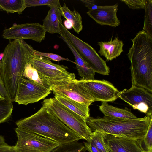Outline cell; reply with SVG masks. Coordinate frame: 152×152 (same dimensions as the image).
Masks as SVG:
<instances>
[{
	"instance_id": "obj_1",
	"label": "cell",
	"mask_w": 152,
	"mask_h": 152,
	"mask_svg": "<svg viewBox=\"0 0 152 152\" xmlns=\"http://www.w3.org/2000/svg\"><path fill=\"white\" fill-rule=\"evenodd\" d=\"M23 39L10 41L3 52L1 62V76L12 102L14 101L19 82L31 54Z\"/></svg>"
},
{
	"instance_id": "obj_2",
	"label": "cell",
	"mask_w": 152,
	"mask_h": 152,
	"mask_svg": "<svg viewBox=\"0 0 152 152\" xmlns=\"http://www.w3.org/2000/svg\"><path fill=\"white\" fill-rule=\"evenodd\" d=\"M17 127L51 139L60 145L81 139L74 132L43 107L33 115L18 121Z\"/></svg>"
},
{
	"instance_id": "obj_3",
	"label": "cell",
	"mask_w": 152,
	"mask_h": 152,
	"mask_svg": "<svg viewBox=\"0 0 152 152\" xmlns=\"http://www.w3.org/2000/svg\"><path fill=\"white\" fill-rule=\"evenodd\" d=\"M152 119V114L133 119L89 116L86 119V122L92 131L137 140L143 138Z\"/></svg>"
},
{
	"instance_id": "obj_4",
	"label": "cell",
	"mask_w": 152,
	"mask_h": 152,
	"mask_svg": "<svg viewBox=\"0 0 152 152\" xmlns=\"http://www.w3.org/2000/svg\"><path fill=\"white\" fill-rule=\"evenodd\" d=\"M42 103V107L46 108L81 139L87 141L90 140L92 132L85 119L69 109L55 97L45 99Z\"/></svg>"
},
{
	"instance_id": "obj_5",
	"label": "cell",
	"mask_w": 152,
	"mask_h": 152,
	"mask_svg": "<svg viewBox=\"0 0 152 152\" xmlns=\"http://www.w3.org/2000/svg\"><path fill=\"white\" fill-rule=\"evenodd\" d=\"M29 63L37 70L43 84L49 86L60 82L75 79V75L68 72V68L52 62L48 58L32 55Z\"/></svg>"
},
{
	"instance_id": "obj_6",
	"label": "cell",
	"mask_w": 152,
	"mask_h": 152,
	"mask_svg": "<svg viewBox=\"0 0 152 152\" xmlns=\"http://www.w3.org/2000/svg\"><path fill=\"white\" fill-rule=\"evenodd\" d=\"M17 140L15 146L17 152H51L60 144L39 134L17 127L15 129Z\"/></svg>"
},
{
	"instance_id": "obj_7",
	"label": "cell",
	"mask_w": 152,
	"mask_h": 152,
	"mask_svg": "<svg viewBox=\"0 0 152 152\" xmlns=\"http://www.w3.org/2000/svg\"><path fill=\"white\" fill-rule=\"evenodd\" d=\"M60 29L83 59L95 73L107 75L110 68L106 61L89 44L69 32L64 27L62 21L59 22Z\"/></svg>"
},
{
	"instance_id": "obj_8",
	"label": "cell",
	"mask_w": 152,
	"mask_h": 152,
	"mask_svg": "<svg viewBox=\"0 0 152 152\" xmlns=\"http://www.w3.org/2000/svg\"><path fill=\"white\" fill-rule=\"evenodd\" d=\"M74 80L94 102H112L118 98L120 91L108 81L82 78Z\"/></svg>"
},
{
	"instance_id": "obj_9",
	"label": "cell",
	"mask_w": 152,
	"mask_h": 152,
	"mask_svg": "<svg viewBox=\"0 0 152 152\" xmlns=\"http://www.w3.org/2000/svg\"><path fill=\"white\" fill-rule=\"evenodd\" d=\"M51 91L47 86L23 77L19 82L14 101L26 105L45 99Z\"/></svg>"
},
{
	"instance_id": "obj_10",
	"label": "cell",
	"mask_w": 152,
	"mask_h": 152,
	"mask_svg": "<svg viewBox=\"0 0 152 152\" xmlns=\"http://www.w3.org/2000/svg\"><path fill=\"white\" fill-rule=\"evenodd\" d=\"M46 33L42 25L39 23L14 24L4 29L2 36L10 40L29 39L40 43L45 39Z\"/></svg>"
},
{
	"instance_id": "obj_11",
	"label": "cell",
	"mask_w": 152,
	"mask_h": 152,
	"mask_svg": "<svg viewBox=\"0 0 152 152\" xmlns=\"http://www.w3.org/2000/svg\"><path fill=\"white\" fill-rule=\"evenodd\" d=\"M118 98L128 103L134 109L147 114H152V94L145 89L132 86L127 90L120 91Z\"/></svg>"
},
{
	"instance_id": "obj_12",
	"label": "cell",
	"mask_w": 152,
	"mask_h": 152,
	"mask_svg": "<svg viewBox=\"0 0 152 152\" xmlns=\"http://www.w3.org/2000/svg\"><path fill=\"white\" fill-rule=\"evenodd\" d=\"M74 80L56 83L49 86L55 95L65 96L75 101L89 106L94 102V100L85 93Z\"/></svg>"
},
{
	"instance_id": "obj_13",
	"label": "cell",
	"mask_w": 152,
	"mask_h": 152,
	"mask_svg": "<svg viewBox=\"0 0 152 152\" xmlns=\"http://www.w3.org/2000/svg\"><path fill=\"white\" fill-rule=\"evenodd\" d=\"M103 134L108 152H141L145 150L142 146V139L133 140Z\"/></svg>"
},
{
	"instance_id": "obj_14",
	"label": "cell",
	"mask_w": 152,
	"mask_h": 152,
	"mask_svg": "<svg viewBox=\"0 0 152 152\" xmlns=\"http://www.w3.org/2000/svg\"><path fill=\"white\" fill-rule=\"evenodd\" d=\"M118 6V3L112 5H98L96 9L88 12L87 14L98 24L116 27L120 24L117 15Z\"/></svg>"
},
{
	"instance_id": "obj_15",
	"label": "cell",
	"mask_w": 152,
	"mask_h": 152,
	"mask_svg": "<svg viewBox=\"0 0 152 152\" xmlns=\"http://www.w3.org/2000/svg\"><path fill=\"white\" fill-rule=\"evenodd\" d=\"M61 34L59 37L66 43L73 54L75 59V64L79 75L83 79L87 80L95 79V72L78 53L63 32L61 30Z\"/></svg>"
},
{
	"instance_id": "obj_16",
	"label": "cell",
	"mask_w": 152,
	"mask_h": 152,
	"mask_svg": "<svg viewBox=\"0 0 152 152\" xmlns=\"http://www.w3.org/2000/svg\"><path fill=\"white\" fill-rule=\"evenodd\" d=\"M97 43L100 47L99 53L105 57L108 61L116 58L123 51V42L117 38L108 42H98Z\"/></svg>"
},
{
	"instance_id": "obj_17",
	"label": "cell",
	"mask_w": 152,
	"mask_h": 152,
	"mask_svg": "<svg viewBox=\"0 0 152 152\" xmlns=\"http://www.w3.org/2000/svg\"><path fill=\"white\" fill-rule=\"evenodd\" d=\"M60 5L50 6V9L43 20L42 26L46 32L51 34H61L59 22L62 21L59 9Z\"/></svg>"
},
{
	"instance_id": "obj_18",
	"label": "cell",
	"mask_w": 152,
	"mask_h": 152,
	"mask_svg": "<svg viewBox=\"0 0 152 152\" xmlns=\"http://www.w3.org/2000/svg\"><path fill=\"white\" fill-rule=\"evenodd\" d=\"M99 109L104 116L127 119L137 118L126 107L122 109L114 107L107 102H102L101 105L99 106Z\"/></svg>"
},
{
	"instance_id": "obj_19",
	"label": "cell",
	"mask_w": 152,
	"mask_h": 152,
	"mask_svg": "<svg viewBox=\"0 0 152 152\" xmlns=\"http://www.w3.org/2000/svg\"><path fill=\"white\" fill-rule=\"evenodd\" d=\"M55 97L70 110L86 119L90 116L89 106L75 101L63 95H56Z\"/></svg>"
},
{
	"instance_id": "obj_20",
	"label": "cell",
	"mask_w": 152,
	"mask_h": 152,
	"mask_svg": "<svg viewBox=\"0 0 152 152\" xmlns=\"http://www.w3.org/2000/svg\"><path fill=\"white\" fill-rule=\"evenodd\" d=\"M59 9L61 16L71 22L74 30L79 34L82 30L83 27L82 18L80 13L75 10L71 11L65 3L63 6H60Z\"/></svg>"
},
{
	"instance_id": "obj_21",
	"label": "cell",
	"mask_w": 152,
	"mask_h": 152,
	"mask_svg": "<svg viewBox=\"0 0 152 152\" xmlns=\"http://www.w3.org/2000/svg\"><path fill=\"white\" fill-rule=\"evenodd\" d=\"M26 8L25 0H0V10L8 13L20 14Z\"/></svg>"
},
{
	"instance_id": "obj_22",
	"label": "cell",
	"mask_w": 152,
	"mask_h": 152,
	"mask_svg": "<svg viewBox=\"0 0 152 152\" xmlns=\"http://www.w3.org/2000/svg\"><path fill=\"white\" fill-rule=\"evenodd\" d=\"M144 3L145 18L142 31L152 36V0H144Z\"/></svg>"
},
{
	"instance_id": "obj_23",
	"label": "cell",
	"mask_w": 152,
	"mask_h": 152,
	"mask_svg": "<svg viewBox=\"0 0 152 152\" xmlns=\"http://www.w3.org/2000/svg\"><path fill=\"white\" fill-rule=\"evenodd\" d=\"M85 151L84 144L78 141L60 145L51 152H82Z\"/></svg>"
},
{
	"instance_id": "obj_24",
	"label": "cell",
	"mask_w": 152,
	"mask_h": 152,
	"mask_svg": "<svg viewBox=\"0 0 152 152\" xmlns=\"http://www.w3.org/2000/svg\"><path fill=\"white\" fill-rule=\"evenodd\" d=\"M13 110L12 102L5 99L0 101V124L7 121L10 118Z\"/></svg>"
},
{
	"instance_id": "obj_25",
	"label": "cell",
	"mask_w": 152,
	"mask_h": 152,
	"mask_svg": "<svg viewBox=\"0 0 152 152\" xmlns=\"http://www.w3.org/2000/svg\"><path fill=\"white\" fill-rule=\"evenodd\" d=\"M88 142L93 144L100 152H108L103 134L96 131H93L90 140Z\"/></svg>"
},
{
	"instance_id": "obj_26",
	"label": "cell",
	"mask_w": 152,
	"mask_h": 152,
	"mask_svg": "<svg viewBox=\"0 0 152 152\" xmlns=\"http://www.w3.org/2000/svg\"><path fill=\"white\" fill-rule=\"evenodd\" d=\"M26 45L29 49L31 54L33 55L48 58L50 59L55 61H66L75 64V62L72 61L67 58H65L59 55L50 53L42 52L36 50L32 46L26 43Z\"/></svg>"
},
{
	"instance_id": "obj_27",
	"label": "cell",
	"mask_w": 152,
	"mask_h": 152,
	"mask_svg": "<svg viewBox=\"0 0 152 152\" xmlns=\"http://www.w3.org/2000/svg\"><path fill=\"white\" fill-rule=\"evenodd\" d=\"M23 77L34 82L43 84L37 70L30 63H28L26 65Z\"/></svg>"
},
{
	"instance_id": "obj_28",
	"label": "cell",
	"mask_w": 152,
	"mask_h": 152,
	"mask_svg": "<svg viewBox=\"0 0 152 152\" xmlns=\"http://www.w3.org/2000/svg\"><path fill=\"white\" fill-rule=\"evenodd\" d=\"M26 7L47 5L48 7L54 5H60L59 0H25Z\"/></svg>"
},
{
	"instance_id": "obj_29",
	"label": "cell",
	"mask_w": 152,
	"mask_h": 152,
	"mask_svg": "<svg viewBox=\"0 0 152 152\" xmlns=\"http://www.w3.org/2000/svg\"><path fill=\"white\" fill-rule=\"evenodd\" d=\"M146 150H152V119H151L146 134L142 139Z\"/></svg>"
},
{
	"instance_id": "obj_30",
	"label": "cell",
	"mask_w": 152,
	"mask_h": 152,
	"mask_svg": "<svg viewBox=\"0 0 152 152\" xmlns=\"http://www.w3.org/2000/svg\"><path fill=\"white\" fill-rule=\"evenodd\" d=\"M129 8L133 10L144 9V0H122Z\"/></svg>"
},
{
	"instance_id": "obj_31",
	"label": "cell",
	"mask_w": 152,
	"mask_h": 152,
	"mask_svg": "<svg viewBox=\"0 0 152 152\" xmlns=\"http://www.w3.org/2000/svg\"><path fill=\"white\" fill-rule=\"evenodd\" d=\"M0 94L5 100L12 102L4 85L1 74V62L0 61Z\"/></svg>"
},
{
	"instance_id": "obj_32",
	"label": "cell",
	"mask_w": 152,
	"mask_h": 152,
	"mask_svg": "<svg viewBox=\"0 0 152 152\" xmlns=\"http://www.w3.org/2000/svg\"><path fill=\"white\" fill-rule=\"evenodd\" d=\"M80 1L88 8V12L92 11L97 8L98 5L96 4L95 0H80Z\"/></svg>"
},
{
	"instance_id": "obj_33",
	"label": "cell",
	"mask_w": 152,
	"mask_h": 152,
	"mask_svg": "<svg viewBox=\"0 0 152 152\" xmlns=\"http://www.w3.org/2000/svg\"><path fill=\"white\" fill-rule=\"evenodd\" d=\"M0 152H17L15 146H10L7 144L0 145Z\"/></svg>"
},
{
	"instance_id": "obj_34",
	"label": "cell",
	"mask_w": 152,
	"mask_h": 152,
	"mask_svg": "<svg viewBox=\"0 0 152 152\" xmlns=\"http://www.w3.org/2000/svg\"><path fill=\"white\" fill-rule=\"evenodd\" d=\"M85 150L89 152H100L96 147L92 143L87 141L84 143Z\"/></svg>"
},
{
	"instance_id": "obj_35",
	"label": "cell",
	"mask_w": 152,
	"mask_h": 152,
	"mask_svg": "<svg viewBox=\"0 0 152 152\" xmlns=\"http://www.w3.org/2000/svg\"><path fill=\"white\" fill-rule=\"evenodd\" d=\"M65 28L67 29H70L72 27V25L70 21L66 20L64 22V24Z\"/></svg>"
},
{
	"instance_id": "obj_36",
	"label": "cell",
	"mask_w": 152,
	"mask_h": 152,
	"mask_svg": "<svg viewBox=\"0 0 152 152\" xmlns=\"http://www.w3.org/2000/svg\"><path fill=\"white\" fill-rule=\"evenodd\" d=\"M7 143L5 142V140L4 136L0 135V145L6 144Z\"/></svg>"
},
{
	"instance_id": "obj_37",
	"label": "cell",
	"mask_w": 152,
	"mask_h": 152,
	"mask_svg": "<svg viewBox=\"0 0 152 152\" xmlns=\"http://www.w3.org/2000/svg\"><path fill=\"white\" fill-rule=\"evenodd\" d=\"M4 56V54L1 53L0 54V61L1 60Z\"/></svg>"
},
{
	"instance_id": "obj_38",
	"label": "cell",
	"mask_w": 152,
	"mask_h": 152,
	"mask_svg": "<svg viewBox=\"0 0 152 152\" xmlns=\"http://www.w3.org/2000/svg\"><path fill=\"white\" fill-rule=\"evenodd\" d=\"M141 152H152V150H144Z\"/></svg>"
},
{
	"instance_id": "obj_39",
	"label": "cell",
	"mask_w": 152,
	"mask_h": 152,
	"mask_svg": "<svg viewBox=\"0 0 152 152\" xmlns=\"http://www.w3.org/2000/svg\"><path fill=\"white\" fill-rule=\"evenodd\" d=\"M4 99H5L3 97H2L0 94V101Z\"/></svg>"
}]
</instances>
